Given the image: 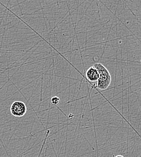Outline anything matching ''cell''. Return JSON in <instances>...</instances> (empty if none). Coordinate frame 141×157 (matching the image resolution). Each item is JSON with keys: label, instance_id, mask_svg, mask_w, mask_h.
I'll return each mask as SVG.
<instances>
[{"label": "cell", "instance_id": "cell-1", "mask_svg": "<svg viewBox=\"0 0 141 157\" xmlns=\"http://www.w3.org/2000/svg\"><path fill=\"white\" fill-rule=\"evenodd\" d=\"M94 67L100 74V78L97 82L96 88L102 91L107 90L112 82V77L109 70L101 63H96L94 65Z\"/></svg>", "mask_w": 141, "mask_h": 157}, {"label": "cell", "instance_id": "cell-2", "mask_svg": "<svg viewBox=\"0 0 141 157\" xmlns=\"http://www.w3.org/2000/svg\"><path fill=\"white\" fill-rule=\"evenodd\" d=\"M27 106L25 104L20 101H14L10 107V113L14 116L17 117H21L25 115L27 113Z\"/></svg>", "mask_w": 141, "mask_h": 157}, {"label": "cell", "instance_id": "cell-3", "mask_svg": "<svg viewBox=\"0 0 141 157\" xmlns=\"http://www.w3.org/2000/svg\"><path fill=\"white\" fill-rule=\"evenodd\" d=\"M85 76L91 83H95L98 82L100 78V74L98 70L93 66L91 67L86 70Z\"/></svg>", "mask_w": 141, "mask_h": 157}, {"label": "cell", "instance_id": "cell-4", "mask_svg": "<svg viewBox=\"0 0 141 157\" xmlns=\"http://www.w3.org/2000/svg\"><path fill=\"white\" fill-rule=\"evenodd\" d=\"M60 101H61V99L58 96H54L51 99V103L55 106H58L59 104Z\"/></svg>", "mask_w": 141, "mask_h": 157}, {"label": "cell", "instance_id": "cell-5", "mask_svg": "<svg viewBox=\"0 0 141 157\" xmlns=\"http://www.w3.org/2000/svg\"><path fill=\"white\" fill-rule=\"evenodd\" d=\"M115 157H124L123 156H122V155H117V156H116Z\"/></svg>", "mask_w": 141, "mask_h": 157}]
</instances>
